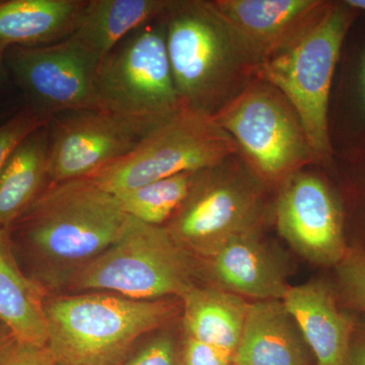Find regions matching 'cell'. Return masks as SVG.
Instances as JSON below:
<instances>
[{
	"label": "cell",
	"instance_id": "obj_24",
	"mask_svg": "<svg viewBox=\"0 0 365 365\" xmlns=\"http://www.w3.org/2000/svg\"><path fill=\"white\" fill-rule=\"evenodd\" d=\"M341 297L352 309L365 313V251L359 247L348 249L335 266Z\"/></svg>",
	"mask_w": 365,
	"mask_h": 365
},
{
	"label": "cell",
	"instance_id": "obj_13",
	"mask_svg": "<svg viewBox=\"0 0 365 365\" xmlns=\"http://www.w3.org/2000/svg\"><path fill=\"white\" fill-rule=\"evenodd\" d=\"M208 4L248 55L255 69L292 44L318 20L330 2L213 0Z\"/></svg>",
	"mask_w": 365,
	"mask_h": 365
},
{
	"label": "cell",
	"instance_id": "obj_7",
	"mask_svg": "<svg viewBox=\"0 0 365 365\" xmlns=\"http://www.w3.org/2000/svg\"><path fill=\"white\" fill-rule=\"evenodd\" d=\"M237 153V143L212 115L184 107L88 179L117 196L165 178L210 169Z\"/></svg>",
	"mask_w": 365,
	"mask_h": 365
},
{
	"label": "cell",
	"instance_id": "obj_22",
	"mask_svg": "<svg viewBox=\"0 0 365 365\" xmlns=\"http://www.w3.org/2000/svg\"><path fill=\"white\" fill-rule=\"evenodd\" d=\"M200 172L165 178L116 197L127 215L148 225L165 227L188 196Z\"/></svg>",
	"mask_w": 365,
	"mask_h": 365
},
{
	"label": "cell",
	"instance_id": "obj_2",
	"mask_svg": "<svg viewBox=\"0 0 365 365\" xmlns=\"http://www.w3.org/2000/svg\"><path fill=\"white\" fill-rule=\"evenodd\" d=\"M46 349L59 365H122L141 338L181 317L179 299L83 292L46 299Z\"/></svg>",
	"mask_w": 365,
	"mask_h": 365
},
{
	"label": "cell",
	"instance_id": "obj_4",
	"mask_svg": "<svg viewBox=\"0 0 365 365\" xmlns=\"http://www.w3.org/2000/svg\"><path fill=\"white\" fill-rule=\"evenodd\" d=\"M175 86L185 107L213 115L254 66L208 1H172L160 16Z\"/></svg>",
	"mask_w": 365,
	"mask_h": 365
},
{
	"label": "cell",
	"instance_id": "obj_10",
	"mask_svg": "<svg viewBox=\"0 0 365 365\" xmlns=\"http://www.w3.org/2000/svg\"><path fill=\"white\" fill-rule=\"evenodd\" d=\"M6 56L28 107L41 116L50 120L62 113L98 109V64L71 38L38 47H14Z\"/></svg>",
	"mask_w": 365,
	"mask_h": 365
},
{
	"label": "cell",
	"instance_id": "obj_32",
	"mask_svg": "<svg viewBox=\"0 0 365 365\" xmlns=\"http://www.w3.org/2000/svg\"><path fill=\"white\" fill-rule=\"evenodd\" d=\"M50 357H51V356H50ZM49 365H59V364H56V362H55V361H53V359H51V360H50V364Z\"/></svg>",
	"mask_w": 365,
	"mask_h": 365
},
{
	"label": "cell",
	"instance_id": "obj_6",
	"mask_svg": "<svg viewBox=\"0 0 365 365\" xmlns=\"http://www.w3.org/2000/svg\"><path fill=\"white\" fill-rule=\"evenodd\" d=\"M96 96L98 109L143 137L185 107L170 71L160 16L125 38L101 63Z\"/></svg>",
	"mask_w": 365,
	"mask_h": 365
},
{
	"label": "cell",
	"instance_id": "obj_15",
	"mask_svg": "<svg viewBox=\"0 0 365 365\" xmlns=\"http://www.w3.org/2000/svg\"><path fill=\"white\" fill-rule=\"evenodd\" d=\"M314 365H346L356 324L341 312L332 287L323 280L290 285L282 299Z\"/></svg>",
	"mask_w": 365,
	"mask_h": 365
},
{
	"label": "cell",
	"instance_id": "obj_17",
	"mask_svg": "<svg viewBox=\"0 0 365 365\" xmlns=\"http://www.w3.org/2000/svg\"><path fill=\"white\" fill-rule=\"evenodd\" d=\"M88 0H0V55L71 37Z\"/></svg>",
	"mask_w": 365,
	"mask_h": 365
},
{
	"label": "cell",
	"instance_id": "obj_11",
	"mask_svg": "<svg viewBox=\"0 0 365 365\" xmlns=\"http://www.w3.org/2000/svg\"><path fill=\"white\" fill-rule=\"evenodd\" d=\"M281 237L311 263L335 267L347 253L342 211L319 178L294 173L281 184L275 204Z\"/></svg>",
	"mask_w": 365,
	"mask_h": 365
},
{
	"label": "cell",
	"instance_id": "obj_1",
	"mask_svg": "<svg viewBox=\"0 0 365 365\" xmlns=\"http://www.w3.org/2000/svg\"><path fill=\"white\" fill-rule=\"evenodd\" d=\"M128 217L116 196L86 178L50 182L14 225L39 262L38 282L61 289L117 241Z\"/></svg>",
	"mask_w": 365,
	"mask_h": 365
},
{
	"label": "cell",
	"instance_id": "obj_16",
	"mask_svg": "<svg viewBox=\"0 0 365 365\" xmlns=\"http://www.w3.org/2000/svg\"><path fill=\"white\" fill-rule=\"evenodd\" d=\"M232 365H314L313 354L282 299L250 302Z\"/></svg>",
	"mask_w": 365,
	"mask_h": 365
},
{
	"label": "cell",
	"instance_id": "obj_20",
	"mask_svg": "<svg viewBox=\"0 0 365 365\" xmlns=\"http://www.w3.org/2000/svg\"><path fill=\"white\" fill-rule=\"evenodd\" d=\"M172 0H88L71 36L101 66L137 29L157 20Z\"/></svg>",
	"mask_w": 365,
	"mask_h": 365
},
{
	"label": "cell",
	"instance_id": "obj_3",
	"mask_svg": "<svg viewBox=\"0 0 365 365\" xmlns=\"http://www.w3.org/2000/svg\"><path fill=\"white\" fill-rule=\"evenodd\" d=\"M201 280V260L181 248L165 227L129 216L117 241L72 274L62 288L139 300L181 299Z\"/></svg>",
	"mask_w": 365,
	"mask_h": 365
},
{
	"label": "cell",
	"instance_id": "obj_19",
	"mask_svg": "<svg viewBox=\"0 0 365 365\" xmlns=\"http://www.w3.org/2000/svg\"><path fill=\"white\" fill-rule=\"evenodd\" d=\"M181 302L182 336L234 356L251 302L208 283H199L182 297Z\"/></svg>",
	"mask_w": 365,
	"mask_h": 365
},
{
	"label": "cell",
	"instance_id": "obj_21",
	"mask_svg": "<svg viewBox=\"0 0 365 365\" xmlns=\"http://www.w3.org/2000/svg\"><path fill=\"white\" fill-rule=\"evenodd\" d=\"M48 124L26 137L0 170V228L13 227L50 184Z\"/></svg>",
	"mask_w": 365,
	"mask_h": 365
},
{
	"label": "cell",
	"instance_id": "obj_14",
	"mask_svg": "<svg viewBox=\"0 0 365 365\" xmlns=\"http://www.w3.org/2000/svg\"><path fill=\"white\" fill-rule=\"evenodd\" d=\"M202 263L204 282L246 299H282L290 285L284 261L260 230L237 235Z\"/></svg>",
	"mask_w": 365,
	"mask_h": 365
},
{
	"label": "cell",
	"instance_id": "obj_26",
	"mask_svg": "<svg viewBox=\"0 0 365 365\" xmlns=\"http://www.w3.org/2000/svg\"><path fill=\"white\" fill-rule=\"evenodd\" d=\"M232 359L230 353L182 334V365H232Z\"/></svg>",
	"mask_w": 365,
	"mask_h": 365
},
{
	"label": "cell",
	"instance_id": "obj_23",
	"mask_svg": "<svg viewBox=\"0 0 365 365\" xmlns=\"http://www.w3.org/2000/svg\"><path fill=\"white\" fill-rule=\"evenodd\" d=\"M179 319L150 334L125 365H182Z\"/></svg>",
	"mask_w": 365,
	"mask_h": 365
},
{
	"label": "cell",
	"instance_id": "obj_25",
	"mask_svg": "<svg viewBox=\"0 0 365 365\" xmlns=\"http://www.w3.org/2000/svg\"><path fill=\"white\" fill-rule=\"evenodd\" d=\"M49 121L26 106L11 119L0 125V170L14 148L26 137L49 123Z\"/></svg>",
	"mask_w": 365,
	"mask_h": 365
},
{
	"label": "cell",
	"instance_id": "obj_5",
	"mask_svg": "<svg viewBox=\"0 0 365 365\" xmlns=\"http://www.w3.org/2000/svg\"><path fill=\"white\" fill-rule=\"evenodd\" d=\"M344 2L331 4L299 37L254 69L257 78L287 98L299 118L316 160L332 158L329 98L343 41L352 21Z\"/></svg>",
	"mask_w": 365,
	"mask_h": 365
},
{
	"label": "cell",
	"instance_id": "obj_31",
	"mask_svg": "<svg viewBox=\"0 0 365 365\" xmlns=\"http://www.w3.org/2000/svg\"><path fill=\"white\" fill-rule=\"evenodd\" d=\"M360 83H361L362 105H364V112H365V55H364V61H362L361 76H360Z\"/></svg>",
	"mask_w": 365,
	"mask_h": 365
},
{
	"label": "cell",
	"instance_id": "obj_9",
	"mask_svg": "<svg viewBox=\"0 0 365 365\" xmlns=\"http://www.w3.org/2000/svg\"><path fill=\"white\" fill-rule=\"evenodd\" d=\"M227 162L199 173L188 196L165 225L173 240L199 260L212 256L237 235L260 230L261 180L227 167Z\"/></svg>",
	"mask_w": 365,
	"mask_h": 365
},
{
	"label": "cell",
	"instance_id": "obj_27",
	"mask_svg": "<svg viewBox=\"0 0 365 365\" xmlns=\"http://www.w3.org/2000/svg\"><path fill=\"white\" fill-rule=\"evenodd\" d=\"M46 348L20 342L11 338L0 350V365H49Z\"/></svg>",
	"mask_w": 365,
	"mask_h": 365
},
{
	"label": "cell",
	"instance_id": "obj_29",
	"mask_svg": "<svg viewBox=\"0 0 365 365\" xmlns=\"http://www.w3.org/2000/svg\"><path fill=\"white\" fill-rule=\"evenodd\" d=\"M344 4L352 11H360L365 13V0H347V1H344Z\"/></svg>",
	"mask_w": 365,
	"mask_h": 365
},
{
	"label": "cell",
	"instance_id": "obj_8",
	"mask_svg": "<svg viewBox=\"0 0 365 365\" xmlns=\"http://www.w3.org/2000/svg\"><path fill=\"white\" fill-rule=\"evenodd\" d=\"M232 137L261 181L283 182L316 160L287 98L265 81H252L212 115Z\"/></svg>",
	"mask_w": 365,
	"mask_h": 365
},
{
	"label": "cell",
	"instance_id": "obj_12",
	"mask_svg": "<svg viewBox=\"0 0 365 365\" xmlns=\"http://www.w3.org/2000/svg\"><path fill=\"white\" fill-rule=\"evenodd\" d=\"M50 182L86 179L116 162L143 138L100 109L62 113L48 124Z\"/></svg>",
	"mask_w": 365,
	"mask_h": 365
},
{
	"label": "cell",
	"instance_id": "obj_33",
	"mask_svg": "<svg viewBox=\"0 0 365 365\" xmlns=\"http://www.w3.org/2000/svg\"><path fill=\"white\" fill-rule=\"evenodd\" d=\"M4 57L1 56V55H0V67H1V64H2V61H4Z\"/></svg>",
	"mask_w": 365,
	"mask_h": 365
},
{
	"label": "cell",
	"instance_id": "obj_18",
	"mask_svg": "<svg viewBox=\"0 0 365 365\" xmlns=\"http://www.w3.org/2000/svg\"><path fill=\"white\" fill-rule=\"evenodd\" d=\"M9 230L0 228V323L14 340L46 348V288L21 271Z\"/></svg>",
	"mask_w": 365,
	"mask_h": 365
},
{
	"label": "cell",
	"instance_id": "obj_28",
	"mask_svg": "<svg viewBox=\"0 0 365 365\" xmlns=\"http://www.w3.org/2000/svg\"><path fill=\"white\" fill-rule=\"evenodd\" d=\"M346 365H365V327L355 326Z\"/></svg>",
	"mask_w": 365,
	"mask_h": 365
},
{
	"label": "cell",
	"instance_id": "obj_30",
	"mask_svg": "<svg viewBox=\"0 0 365 365\" xmlns=\"http://www.w3.org/2000/svg\"><path fill=\"white\" fill-rule=\"evenodd\" d=\"M11 335L9 334V330L0 323V350L4 345L11 339Z\"/></svg>",
	"mask_w": 365,
	"mask_h": 365
}]
</instances>
